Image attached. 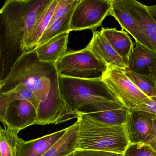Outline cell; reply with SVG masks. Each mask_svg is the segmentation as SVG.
<instances>
[{
	"label": "cell",
	"mask_w": 156,
	"mask_h": 156,
	"mask_svg": "<svg viewBox=\"0 0 156 156\" xmlns=\"http://www.w3.org/2000/svg\"><path fill=\"white\" fill-rule=\"evenodd\" d=\"M126 74L136 86L149 98L156 97V78L149 75H142L125 69Z\"/></svg>",
	"instance_id": "22"
},
{
	"label": "cell",
	"mask_w": 156,
	"mask_h": 156,
	"mask_svg": "<svg viewBox=\"0 0 156 156\" xmlns=\"http://www.w3.org/2000/svg\"><path fill=\"white\" fill-rule=\"evenodd\" d=\"M61 98L74 119L84 107L103 102H120L102 78L83 79L58 76ZM122 103V102H121Z\"/></svg>",
	"instance_id": "3"
},
{
	"label": "cell",
	"mask_w": 156,
	"mask_h": 156,
	"mask_svg": "<svg viewBox=\"0 0 156 156\" xmlns=\"http://www.w3.org/2000/svg\"><path fill=\"white\" fill-rule=\"evenodd\" d=\"M80 2V0H59L53 13L50 23L67 14Z\"/></svg>",
	"instance_id": "26"
},
{
	"label": "cell",
	"mask_w": 156,
	"mask_h": 156,
	"mask_svg": "<svg viewBox=\"0 0 156 156\" xmlns=\"http://www.w3.org/2000/svg\"><path fill=\"white\" fill-rule=\"evenodd\" d=\"M86 47L107 67L127 68L122 57L99 31H93L92 37Z\"/></svg>",
	"instance_id": "12"
},
{
	"label": "cell",
	"mask_w": 156,
	"mask_h": 156,
	"mask_svg": "<svg viewBox=\"0 0 156 156\" xmlns=\"http://www.w3.org/2000/svg\"><path fill=\"white\" fill-rule=\"evenodd\" d=\"M101 34L107 40L113 48L119 54L128 66V61L134 49V43L124 30L115 28H102Z\"/></svg>",
	"instance_id": "15"
},
{
	"label": "cell",
	"mask_w": 156,
	"mask_h": 156,
	"mask_svg": "<svg viewBox=\"0 0 156 156\" xmlns=\"http://www.w3.org/2000/svg\"><path fill=\"white\" fill-rule=\"evenodd\" d=\"M147 9H148L149 13L152 15V16L154 17L156 21V4L153 5H150V6L147 5Z\"/></svg>",
	"instance_id": "30"
},
{
	"label": "cell",
	"mask_w": 156,
	"mask_h": 156,
	"mask_svg": "<svg viewBox=\"0 0 156 156\" xmlns=\"http://www.w3.org/2000/svg\"><path fill=\"white\" fill-rule=\"evenodd\" d=\"M134 49L128 61L127 69L156 78V53L139 42L135 41Z\"/></svg>",
	"instance_id": "13"
},
{
	"label": "cell",
	"mask_w": 156,
	"mask_h": 156,
	"mask_svg": "<svg viewBox=\"0 0 156 156\" xmlns=\"http://www.w3.org/2000/svg\"><path fill=\"white\" fill-rule=\"evenodd\" d=\"M102 79L129 110L152 101V99L143 93L131 81L126 74L125 69L111 65L108 66Z\"/></svg>",
	"instance_id": "5"
},
{
	"label": "cell",
	"mask_w": 156,
	"mask_h": 156,
	"mask_svg": "<svg viewBox=\"0 0 156 156\" xmlns=\"http://www.w3.org/2000/svg\"><path fill=\"white\" fill-rule=\"evenodd\" d=\"M37 112L29 102L17 100L7 106L5 112L2 124L4 128L18 135L27 127L35 124Z\"/></svg>",
	"instance_id": "7"
},
{
	"label": "cell",
	"mask_w": 156,
	"mask_h": 156,
	"mask_svg": "<svg viewBox=\"0 0 156 156\" xmlns=\"http://www.w3.org/2000/svg\"><path fill=\"white\" fill-rule=\"evenodd\" d=\"M69 32L62 33L35 48L40 61L55 64L67 52Z\"/></svg>",
	"instance_id": "14"
},
{
	"label": "cell",
	"mask_w": 156,
	"mask_h": 156,
	"mask_svg": "<svg viewBox=\"0 0 156 156\" xmlns=\"http://www.w3.org/2000/svg\"><path fill=\"white\" fill-rule=\"evenodd\" d=\"M6 41L7 37L4 33L0 22V85L5 79V70L9 60Z\"/></svg>",
	"instance_id": "24"
},
{
	"label": "cell",
	"mask_w": 156,
	"mask_h": 156,
	"mask_svg": "<svg viewBox=\"0 0 156 156\" xmlns=\"http://www.w3.org/2000/svg\"><path fill=\"white\" fill-rule=\"evenodd\" d=\"M53 0H28L24 17L23 49L27 51L30 35L40 16Z\"/></svg>",
	"instance_id": "16"
},
{
	"label": "cell",
	"mask_w": 156,
	"mask_h": 156,
	"mask_svg": "<svg viewBox=\"0 0 156 156\" xmlns=\"http://www.w3.org/2000/svg\"><path fill=\"white\" fill-rule=\"evenodd\" d=\"M0 156H1V154H0Z\"/></svg>",
	"instance_id": "32"
},
{
	"label": "cell",
	"mask_w": 156,
	"mask_h": 156,
	"mask_svg": "<svg viewBox=\"0 0 156 156\" xmlns=\"http://www.w3.org/2000/svg\"><path fill=\"white\" fill-rule=\"evenodd\" d=\"M78 115L77 149L124 154L130 144L125 125H110L86 114Z\"/></svg>",
	"instance_id": "2"
},
{
	"label": "cell",
	"mask_w": 156,
	"mask_h": 156,
	"mask_svg": "<svg viewBox=\"0 0 156 156\" xmlns=\"http://www.w3.org/2000/svg\"><path fill=\"white\" fill-rule=\"evenodd\" d=\"M144 143L151 147L156 152V118L154 120L153 127L149 135Z\"/></svg>",
	"instance_id": "28"
},
{
	"label": "cell",
	"mask_w": 156,
	"mask_h": 156,
	"mask_svg": "<svg viewBox=\"0 0 156 156\" xmlns=\"http://www.w3.org/2000/svg\"><path fill=\"white\" fill-rule=\"evenodd\" d=\"M25 100L31 103L37 111L41 101L24 86L19 85L11 90L0 94V122L2 123L5 112L10 103L17 100Z\"/></svg>",
	"instance_id": "18"
},
{
	"label": "cell",
	"mask_w": 156,
	"mask_h": 156,
	"mask_svg": "<svg viewBox=\"0 0 156 156\" xmlns=\"http://www.w3.org/2000/svg\"><path fill=\"white\" fill-rule=\"evenodd\" d=\"M111 0H80L70 21L72 31H96L105 18L110 15Z\"/></svg>",
	"instance_id": "6"
},
{
	"label": "cell",
	"mask_w": 156,
	"mask_h": 156,
	"mask_svg": "<svg viewBox=\"0 0 156 156\" xmlns=\"http://www.w3.org/2000/svg\"><path fill=\"white\" fill-rule=\"evenodd\" d=\"M58 2L59 0H53L38 18L30 35L27 51L37 46L38 40L51 22L53 13Z\"/></svg>",
	"instance_id": "19"
},
{
	"label": "cell",
	"mask_w": 156,
	"mask_h": 156,
	"mask_svg": "<svg viewBox=\"0 0 156 156\" xmlns=\"http://www.w3.org/2000/svg\"><path fill=\"white\" fill-rule=\"evenodd\" d=\"M146 36L152 49L156 53V21L147 6L136 0H122Z\"/></svg>",
	"instance_id": "10"
},
{
	"label": "cell",
	"mask_w": 156,
	"mask_h": 156,
	"mask_svg": "<svg viewBox=\"0 0 156 156\" xmlns=\"http://www.w3.org/2000/svg\"><path fill=\"white\" fill-rule=\"evenodd\" d=\"M152 101L147 104L141 105L133 110H139L150 113L156 116V97L151 98Z\"/></svg>",
	"instance_id": "29"
},
{
	"label": "cell",
	"mask_w": 156,
	"mask_h": 156,
	"mask_svg": "<svg viewBox=\"0 0 156 156\" xmlns=\"http://www.w3.org/2000/svg\"><path fill=\"white\" fill-rule=\"evenodd\" d=\"M18 135L0 126L1 156H16Z\"/></svg>",
	"instance_id": "23"
},
{
	"label": "cell",
	"mask_w": 156,
	"mask_h": 156,
	"mask_svg": "<svg viewBox=\"0 0 156 156\" xmlns=\"http://www.w3.org/2000/svg\"><path fill=\"white\" fill-rule=\"evenodd\" d=\"M112 8L110 15L119 23L122 30L131 35L135 41L139 42L153 50L150 43L136 20L124 5L122 0H111Z\"/></svg>",
	"instance_id": "9"
},
{
	"label": "cell",
	"mask_w": 156,
	"mask_h": 156,
	"mask_svg": "<svg viewBox=\"0 0 156 156\" xmlns=\"http://www.w3.org/2000/svg\"><path fill=\"white\" fill-rule=\"evenodd\" d=\"M19 85L32 91L44 103L51 93L59 90L55 64L40 61L35 49L25 51L0 85V94Z\"/></svg>",
	"instance_id": "1"
},
{
	"label": "cell",
	"mask_w": 156,
	"mask_h": 156,
	"mask_svg": "<svg viewBox=\"0 0 156 156\" xmlns=\"http://www.w3.org/2000/svg\"><path fill=\"white\" fill-rule=\"evenodd\" d=\"M67 128L26 141L18 136L16 156H42L66 133Z\"/></svg>",
	"instance_id": "11"
},
{
	"label": "cell",
	"mask_w": 156,
	"mask_h": 156,
	"mask_svg": "<svg viewBox=\"0 0 156 156\" xmlns=\"http://www.w3.org/2000/svg\"><path fill=\"white\" fill-rule=\"evenodd\" d=\"M156 115L144 111L129 110L125 127L130 144L144 143L149 135Z\"/></svg>",
	"instance_id": "8"
},
{
	"label": "cell",
	"mask_w": 156,
	"mask_h": 156,
	"mask_svg": "<svg viewBox=\"0 0 156 156\" xmlns=\"http://www.w3.org/2000/svg\"><path fill=\"white\" fill-rule=\"evenodd\" d=\"M67 128L66 133L42 156H68L77 150V121Z\"/></svg>",
	"instance_id": "17"
},
{
	"label": "cell",
	"mask_w": 156,
	"mask_h": 156,
	"mask_svg": "<svg viewBox=\"0 0 156 156\" xmlns=\"http://www.w3.org/2000/svg\"><path fill=\"white\" fill-rule=\"evenodd\" d=\"M73 154H74V153H72V154H71L69 155L68 156H73Z\"/></svg>",
	"instance_id": "31"
},
{
	"label": "cell",
	"mask_w": 156,
	"mask_h": 156,
	"mask_svg": "<svg viewBox=\"0 0 156 156\" xmlns=\"http://www.w3.org/2000/svg\"><path fill=\"white\" fill-rule=\"evenodd\" d=\"M58 76L75 78H102L107 67L87 47L69 51L55 63Z\"/></svg>",
	"instance_id": "4"
},
{
	"label": "cell",
	"mask_w": 156,
	"mask_h": 156,
	"mask_svg": "<svg viewBox=\"0 0 156 156\" xmlns=\"http://www.w3.org/2000/svg\"><path fill=\"white\" fill-rule=\"evenodd\" d=\"M123 156H156V152L144 143L130 144Z\"/></svg>",
	"instance_id": "25"
},
{
	"label": "cell",
	"mask_w": 156,
	"mask_h": 156,
	"mask_svg": "<svg viewBox=\"0 0 156 156\" xmlns=\"http://www.w3.org/2000/svg\"><path fill=\"white\" fill-rule=\"evenodd\" d=\"M73 156H123V154L98 150L77 149Z\"/></svg>",
	"instance_id": "27"
},
{
	"label": "cell",
	"mask_w": 156,
	"mask_h": 156,
	"mask_svg": "<svg viewBox=\"0 0 156 156\" xmlns=\"http://www.w3.org/2000/svg\"><path fill=\"white\" fill-rule=\"evenodd\" d=\"M75 8L65 16L50 23L38 40L37 46L44 44L62 33L71 31L70 21Z\"/></svg>",
	"instance_id": "20"
},
{
	"label": "cell",
	"mask_w": 156,
	"mask_h": 156,
	"mask_svg": "<svg viewBox=\"0 0 156 156\" xmlns=\"http://www.w3.org/2000/svg\"><path fill=\"white\" fill-rule=\"evenodd\" d=\"M128 112L129 109L123 106L114 110L93 113L86 115L95 121L106 124L122 126L125 125Z\"/></svg>",
	"instance_id": "21"
}]
</instances>
